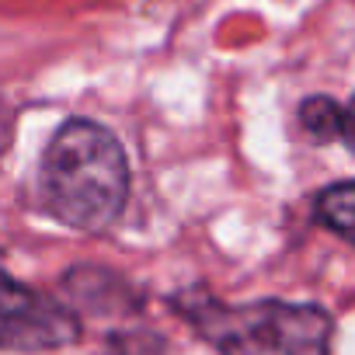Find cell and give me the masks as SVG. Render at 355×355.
Returning <instances> with one entry per match:
<instances>
[{"label": "cell", "instance_id": "obj_6", "mask_svg": "<svg viewBox=\"0 0 355 355\" xmlns=\"http://www.w3.org/2000/svg\"><path fill=\"white\" fill-rule=\"evenodd\" d=\"M108 355H167V341L157 331H115Z\"/></svg>", "mask_w": 355, "mask_h": 355}, {"label": "cell", "instance_id": "obj_7", "mask_svg": "<svg viewBox=\"0 0 355 355\" xmlns=\"http://www.w3.org/2000/svg\"><path fill=\"white\" fill-rule=\"evenodd\" d=\"M341 143L355 153V94L348 98V105H341Z\"/></svg>", "mask_w": 355, "mask_h": 355}, {"label": "cell", "instance_id": "obj_3", "mask_svg": "<svg viewBox=\"0 0 355 355\" xmlns=\"http://www.w3.org/2000/svg\"><path fill=\"white\" fill-rule=\"evenodd\" d=\"M80 338V317L0 268V352H56Z\"/></svg>", "mask_w": 355, "mask_h": 355}, {"label": "cell", "instance_id": "obj_5", "mask_svg": "<svg viewBox=\"0 0 355 355\" xmlns=\"http://www.w3.org/2000/svg\"><path fill=\"white\" fill-rule=\"evenodd\" d=\"M300 125L313 143L341 139V105L327 94H310L300 105Z\"/></svg>", "mask_w": 355, "mask_h": 355}, {"label": "cell", "instance_id": "obj_2", "mask_svg": "<svg viewBox=\"0 0 355 355\" xmlns=\"http://www.w3.org/2000/svg\"><path fill=\"white\" fill-rule=\"evenodd\" d=\"M171 310L220 355H331L334 317L317 303H223L199 286L171 296Z\"/></svg>", "mask_w": 355, "mask_h": 355}, {"label": "cell", "instance_id": "obj_4", "mask_svg": "<svg viewBox=\"0 0 355 355\" xmlns=\"http://www.w3.org/2000/svg\"><path fill=\"white\" fill-rule=\"evenodd\" d=\"M313 216L320 227H327L334 237H341L355 248V178L352 182L327 185L313 199Z\"/></svg>", "mask_w": 355, "mask_h": 355}, {"label": "cell", "instance_id": "obj_1", "mask_svg": "<svg viewBox=\"0 0 355 355\" xmlns=\"http://www.w3.org/2000/svg\"><path fill=\"white\" fill-rule=\"evenodd\" d=\"M39 196L63 227L108 230L129 202V160L119 136L94 119H67L42 153Z\"/></svg>", "mask_w": 355, "mask_h": 355}]
</instances>
